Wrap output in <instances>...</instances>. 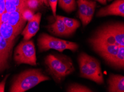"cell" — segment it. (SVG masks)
<instances>
[{"label": "cell", "mask_w": 124, "mask_h": 92, "mask_svg": "<svg viewBox=\"0 0 124 92\" xmlns=\"http://www.w3.org/2000/svg\"><path fill=\"white\" fill-rule=\"evenodd\" d=\"M108 16L124 17V0H115L111 4L101 8L96 13L97 17Z\"/></svg>", "instance_id": "obj_8"}, {"label": "cell", "mask_w": 124, "mask_h": 92, "mask_svg": "<svg viewBox=\"0 0 124 92\" xmlns=\"http://www.w3.org/2000/svg\"><path fill=\"white\" fill-rule=\"evenodd\" d=\"M33 12L32 10L28 8H26L23 9V12L22 13V17H23V19L26 22L27 20L29 21V20L31 19L32 18L33 16Z\"/></svg>", "instance_id": "obj_21"}, {"label": "cell", "mask_w": 124, "mask_h": 92, "mask_svg": "<svg viewBox=\"0 0 124 92\" xmlns=\"http://www.w3.org/2000/svg\"><path fill=\"white\" fill-rule=\"evenodd\" d=\"M14 59L17 65L21 64L36 65L37 57L33 41L29 40L21 42L15 50Z\"/></svg>", "instance_id": "obj_5"}, {"label": "cell", "mask_w": 124, "mask_h": 92, "mask_svg": "<svg viewBox=\"0 0 124 92\" xmlns=\"http://www.w3.org/2000/svg\"><path fill=\"white\" fill-rule=\"evenodd\" d=\"M27 8L31 10H35L38 7L41 3L39 0H27Z\"/></svg>", "instance_id": "obj_22"}, {"label": "cell", "mask_w": 124, "mask_h": 92, "mask_svg": "<svg viewBox=\"0 0 124 92\" xmlns=\"http://www.w3.org/2000/svg\"><path fill=\"white\" fill-rule=\"evenodd\" d=\"M26 8H22L12 12L10 13L7 23L15 27L23 28L26 21L23 19L22 13L23 9Z\"/></svg>", "instance_id": "obj_14"}, {"label": "cell", "mask_w": 124, "mask_h": 92, "mask_svg": "<svg viewBox=\"0 0 124 92\" xmlns=\"http://www.w3.org/2000/svg\"><path fill=\"white\" fill-rule=\"evenodd\" d=\"M41 16V13H37L33 15L32 18L28 21L27 24L22 31L24 40H30L38 32L40 29Z\"/></svg>", "instance_id": "obj_9"}, {"label": "cell", "mask_w": 124, "mask_h": 92, "mask_svg": "<svg viewBox=\"0 0 124 92\" xmlns=\"http://www.w3.org/2000/svg\"><path fill=\"white\" fill-rule=\"evenodd\" d=\"M59 16L64 23L71 35L74 34L76 31V30L80 27V22L77 19L61 16Z\"/></svg>", "instance_id": "obj_16"}, {"label": "cell", "mask_w": 124, "mask_h": 92, "mask_svg": "<svg viewBox=\"0 0 124 92\" xmlns=\"http://www.w3.org/2000/svg\"><path fill=\"white\" fill-rule=\"evenodd\" d=\"M15 40H7L0 34V72L9 68Z\"/></svg>", "instance_id": "obj_7"}, {"label": "cell", "mask_w": 124, "mask_h": 92, "mask_svg": "<svg viewBox=\"0 0 124 92\" xmlns=\"http://www.w3.org/2000/svg\"><path fill=\"white\" fill-rule=\"evenodd\" d=\"M37 45L39 51L41 52L50 49L56 50L59 52H63L65 50L75 52L79 47L76 43L56 38L46 33L40 35L37 39Z\"/></svg>", "instance_id": "obj_4"}, {"label": "cell", "mask_w": 124, "mask_h": 92, "mask_svg": "<svg viewBox=\"0 0 124 92\" xmlns=\"http://www.w3.org/2000/svg\"><path fill=\"white\" fill-rule=\"evenodd\" d=\"M56 20L49 27V31L54 35L60 37H68L71 35L64 23L59 16L55 17Z\"/></svg>", "instance_id": "obj_13"}, {"label": "cell", "mask_w": 124, "mask_h": 92, "mask_svg": "<svg viewBox=\"0 0 124 92\" xmlns=\"http://www.w3.org/2000/svg\"><path fill=\"white\" fill-rule=\"evenodd\" d=\"M108 92H124V77L123 75L111 74L108 80Z\"/></svg>", "instance_id": "obj_10"}, {"label": "cell", "mask_w": 124, "mask_h": 92, "mask_svg": "<svg viewBox=\"0 0 124 92\" xmlns=\"http://www.w3.org/2000/svg\"><path fill=\"white\" fill-rule=\"evenodd\" d=\"M39 2L41 3V4H42V3H44V4L46 6H49L48 4L47 0H39Z\"/></svg>", "instance_id": "obj_26"}, {"label": "cell", "mask_w": 124, "mask_h": 92, "mask_svg": "<svg viewBox=\"0 0 124 92\" xmlns=\"http://www.w3.org/2000/svg\"><path fill=\"white\" fill-rule=\"evenodd\" d=\"M48 6L50 7L54 17L56 16V9H57L58 0H47Z\"/></svg>", "instance_id": "obj_23"}, {"label": "cell", "mask_w": 124, "mask_h": 92, "mask_svg": "<svg viewBox=\"0 0 124 92\" xmlns=\"http://www.w3.org/2000/svg\"><path fill=\"white\" fill-rule=\"evenodd\" d=\"M78 63L81 77L91 80L98 84L104 83L100 62L98 60L81 52L78 55Z\"/></svg>", "instance_id": "obj_3"}, {"label": "cell", "mask_w": 124, "mask_h": 92, "mask_svg": "<svg viewBox=\"0 0 124 92\" xmlns=\"http://www.w3.org/2000/svg\"><path fill=\"white\" fill-rule=\"evenodd\" d=\"M59 6L67 13L74 12L76 8V0H58Z\"/></svg>", "instance_id": "obj_17"}, {"label": "cell", "mask_w": 124, "mask_h": 92, "mask_svg": "<svg viewBox=\"0 0 124 92\" xmlns=\"http://www.w3.org/2000/svg\"><path fill=\"white\" fill-rule=\"evenodd\" d=\"M22 29V28L14 27L7 23L0 24V34L7 40H15L21 32Z\"/></svg>", "instance_id": "obj_12"}, {"label": "cell", "mask_w": 124, "mask_h": 92, "mask_svg": "<svg viewBox=\"0 0 124 92\" xmlns=\"http://www.w3.org/2000/svg\"><path fill=\"white\" fill-rule=\"evenodd\" d=\"M89 43L93 50L100 56L108 65L117 54L119 47L121 46L118 45L93 41H89Z\"/></svg>", "instance_id": "obj_6"}, {"label": "cell", "mask_w": 124, "mask_h": 92, "mask_svg": "<svg viewBox=\"0 0 124 92\" xmlns=\"http://www.w3.org/2000/svg\"><path fill=\"white\" fill-rule=\"evenodd\" d=\"M67 92H93L90 88L82 84L74 83H71L66 89Z\"/></svg>", "instance_id": "obj_20"}, {"label": "cell", "mask_w": 124, "mask_h": 92, "mask_svg": "<svg viewBox=\"0 0 124 92\" xmlns=\"http://www.w3.org/2000/svg\"><path fill=\"white\" fill-rule=\"evenodd\" d=\"M110 65L117 69L124 68V46H120L116 55L114 57Z\"/></svg>", "instance_id": "obj_15"}, {"label": "cell", "mask_w": 124, "mask_h": 92, "mask_svg": "<svg viewBox=\"0 0 124 92\" xmlns=\"http://www.w3.org/2000/svg\"><path fill=\"white\" fill-rule=\"evenodd\" d=\"M5 9V0H0V11H2Z\"/></svg>", "instance_id": "obj_25"}, {"label": "cell", "mask_w": 124, "mask_h": 92, "mask_svg": "<svg viewBox=\"0 0 124 92\" xmlns=\"http://www.w3.org/2000/svg\"><path fill=\"white\" fill-rule=\"evenodd\" d=\"M77 4L78 6V17L82 22V26L84 27L85 22L86 15L87 13V0H78Z\"/></svg>", "instance_id": "obj_18"}, {"label": "cell", "mask_w": 124, "mask_h": 92, "mask_svg": "<svg viewBox=\"0 0 124 92\" xmlns=\"http://www.w3.org/2000/svg\"><path fill=\"white\" fill-rule=\"evenodd\" d=\"M93 1H96L102 5H106L107 3L106 0H93Z\"/></svg>", "instance_id": "obj_27"}, {"label": "cell", "mask_w": 124, "mask_h": 92, "mask_svg": "<svg viewBox=\"0 0 124 92\" xmlns=\"http://www.w3.org/2000/svg\"><path fill=\"white\" fill-rule=\"evenodd\" d=\"M108 1H111V0H108Z\"/></svg>", "instance_id": "obj_28"}, {"label": "cell", "mask_w": 124, "mask_h": 92, "mask_svg": "<svg viewBox=\"0 0 124 92\" xmlns=\"http://www.w3.org/2000/svg\"><path fill=\"white\" fill-rule=\"evenodd\" d=\"M96 7V3L95 1H93V0H87V13H86V15L84 27L87 26L93 19Z\"/></svg>", "instance_id": "obj_19"}, {"label": "cell", "mask_w": 124, "mask_h": 92, "mask_svg": "<svg viewBox=\"0 0 124 92\" xmlns=\"http://www.w3.org/2000/svg\"><path fill=\"white\" fill-rule=\"evenodd\" d=\"M47 72L56 83H61L75 70L74 63L69 56L59 54H49L45 59Z\"/></svg>", "instance_id": "obj_1"}, {"label": "cell", "mask_w": 124, "mask_h": 92, "mask_svg": "<svg viewBox=\"0 0 124 92\" xmlns=\"http://www.w3.org/2000/svg\"><path fill=\"white\" fill-rule=\"evenodd\" d=\"M8 75H7L5 78L0 82V92H4L5 91V84Z\"/></svg>", "instance_id": "obj_24"}, {"label": "cell", "mask_w": 124, "mask_h": 92, "mask_svg": "<svg viewBox=\"0 0 124 92\" xmlns=\"http://www.w3.org/2000/svg\"><path fill=\"white\" fill-rule=\"evenodd\" d=\"M50 80V78L44 74L42 69H27L15 77L9 92H25L41 82Z\"/></svg>", "instance_id": "obj_2"}, {"label": "cell", "mask_w": 124, "mask_h": 92, "mask_svg": "<svg viewBox=\"0 0 124 92\" xmlns=\"http://www.w3.org/2000/svg\"><path fill=\"white\" fill-rule=\"evenodd\" d=\"M108 24L111 34L121 46H124V25L123 22H116Z\"/></svg>", "instance_id": "obj_11"}]
</instances>
